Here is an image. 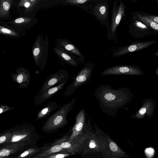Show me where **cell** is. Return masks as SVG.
<instances>
[{
  "label": "cell",
  "instance_id": "4316f807",
  "mask_svg": "<svg viewBox=\"0 0 158 158\" xmlns=\"http://www.w3.org/2000/svg\"><path fill=\"white\" fill-rule=\"evenodd\" d=\"M147 16L153 21L158 24V17L157 16L152 15H147Z\"/></svg>",
  "mask_w": 158,
  "mask_h": 158
},
{
  "label": "cell",
  "instance_id": "83f0119b",
  "mask_svg": "<svg viewBox=\"0 0 158 158\" xmlns=\"http://www.w3.org/2000/svg\"><path fill=\"white\" fill-rule=\"evenodd\" d=\"M23 80V76L22 74H20L17 77V81L19 83H21L22 82Z\"/></svg>",
  "mask_w": 158,
  "mask_h": 158
},
{
  "label": "cell",
  "instance_id": "4fadbf2b",
  "mask_svg": "<svg viewBox=\"0 0 158 158\" xmlns=\"http://www.w3.org/2000/svg\"><path fill=\"white\" fill-rule=\"evenodd\" d=\"M13 2V0H0V20L11 19L10 8Z\"/></svg>",
  "mask_w": 158,
  "mask_h": 158
},
{
  "label": "cell",
  "instance_id": "d4e9b609",
  "mask_svg": "<svg viewBox=\"0 0 158 158\" xmlns=\"http://www.w3.org/2000/svg\"><path fill=\"white\" fill-rule=\"evenodd\" d=\"M135 25L136 27L140 29H146L148 28V27L146 25L142 22L138 21H135Z\"/></svg>",
  "mask_w": 158,
  "mask_h": 158
},
{
  "label": "cell",
  "instance_id": "8fae6325",
  "mask_svg": "<svg viewBox=\"0 0 158 158\" xmlns=\"http://www.w3.org/2000/svg\"><path fill=\"white\" fill-rule=\"evenodd\" d=\"M142 107L133 117L134 118H141L147 115L149 117L152 115L155 106V102L151 99L144 101Z\"/></svg>",
  "mask_w": 158,
  "mask_h": 158
},
{
  "label": "cell",
  "instance_id": "e0dca14e",
  "mask_svg": "<svg viewBox=\"0 0 158 158\" xmlns=\"http://www.w3.org/2000/svg\"><path fill=\"white\" fill-rule=\"evenodd\" d=\"M94 14L99 19L105 20L108 14V8L106 4H99L95 6Z\"/></svg>",
  "mask_w": 158,
  "mask_h": 158
},
{
  "label": "cell",
  "instance_id": "7c38bea8",
  "mask_svg": "<svg viewBox=\"0 0 158 158\" xmlns=\"http://www.w3.org/2000/svg\"><path fill=\"white\" fill-rule=\"evenodd\" d=\"M156 41H151L137 43L127 46L120 50L116 54L118 56H121L127 53L136 51L146 48L155 43Z\"/></svg>",
  "mask_w": 158,
  "mask_h": 158
},
{
  "label": "cell",
  "instance_id": "ac0fdd59",
  "mask_svg": "<svg viewBox=\"0 0 158 158\" xmlns=\"http://www.w3.org/2000/svg\"><path fill=\"white\" fill-rule=\"evenodd\" d=\"M0 34L15 40L20 38L23 35L1 24H0Z\"/></svg>",
  "mask_w": 158,
  "mask_h": 158
},
{
  "label": "cell",
  "instance_id": "3957f363",
  "mask_svg": "<svg viewBox=\"0 0 158 158\" xmlns=\"http://www.w3.org/2000/svg\"><path fill=\"white\" fill-rule=\"evenodd\" d=\"M92 69L88 67H84L75 77L73 82L67 87L64 93L66 96L72 95L77 89L89 80Z\"/></svg>",
  "mask_w": 158,
  "mask_h": 158
},
{
  "label": "cell",
  "instance_id": "f546056e",
  "mask_svg": "<svg viewBox=\"0 0 158 158\" xmlns=\"http://www.w3.org/2000/svg\"><path fill=\"white\" fill-rule=\"evenodd\" d=\"M6 139V137L5 136H2L0 137V143H2Z\"/></svg>",
  "mask_w": 158,
  "mask_h": 158
},
{
  "label": "cell",
  "instance_id": "8992f818",
  "mask_svg": "<svg viewBox=\"0 0 158 158\" xmlns=\"http://www.w3.org/2000/svg\"><path fill=\"white\" fill-rule=\"evenodd\" d=\"M143 72L139 68L131 66H118L109 68L103 71L102 75L125 74L139 75Z\"/></svg>",
  "mask_w": 158,
  "mask_h": 158
},
{
  "label": "cell",
  "instance_id": "5b68a950",
  "mask_svg": "<svg viewBox=\"0 0 158 158\" xmlns=\"http://www.w3.org/2000/svg\"><path fill=\"white\" fill-rule=\"evenodd\" d=\"M40 1L36 0H13L12 6L16 9L19 17H27Z\"/></svg>",
  "mask_w": 158,
  "mask_h": 158
},
{
  "label": "cell",
  "instance_id": "ffe728a7",
  "mask_svg": "<svg viewBox=\"0 0 158 158\" xmlns=\"http://www.w3.org/2000/svg\"><path fill=\"white\" fill-rule=\"evenodd\" d=\"M138 18L143 23L154 30L158 31V24L155 23L147 15H142L140 14L137 15Z\"/></svg>",
  "mask_w": 158,
  "mask_h": 158
},
{
  "label": "cell",
  "instance_id": "7a4b0ae2",
  "mask_svg": "<svg viewBox=\"0 0 158 158\" xmlns=\"http://www.w3.org/2000/svg\"><path fill=\"white\" fill-rule=\"evenodd\" d=\"M75 99L62 105L51 115L44 123L41 130L45 132H50L65 125L68 123L67 117L73 108L75 103Z\"/></svg>",
  "mask_w": 158,
  "mask_h": 158
},
{
  "label": "cell",
  "instance_id": "603a6c76",
  "mask_svg": "<svg viewBox=\"0 0 158 158\" xmlns=\"http://www.w3.org/2000/svg\"><path fill=\"white\" fill-rule=\"evenodd\" d=\"M11 151L7 149H3L0 151V157H3L9 155Z\"/></svg>",
  "mask_w": 158,
  "mask_h": 158
},
{
  "label": "cell",
  "instance_id": "52a82bcc",
  "mask_svg": "<svg viewBox=\"0 0 158 158\" xmlns=\"http://www.w3.org/2000/svg\"><path fill=\"white\" fill-rule=\"evenodd\" d=\"M86 115L84 108H82L76 117V122L72 130V133L68 140L73 139L78 136L82 134V132L85 126Z\"/></svg>",
  "mask_w": 158,
  "mask_h": 158
},
{
  "label": "cell",
  "instance_id": "5bb4252c",
  "mask_svg": "<svg viewBox=\"0 0 158 158\" xmlns=\"http://www.w3.org/2000/svg\"><path fill=\"white\" fill-rule=\"evenodd\" d=\"M60 106V105L55 102H49L39 111L37 115V119L39 120L44 118Z\"/></svg>",
  "mask_w": 158,
  "mask_h": 158
},
{
  "label": "cell",
  "instance_id": "f1b7e54d",
  "mask_svg": "<svg viewBox=\"0 0 158 158\" xmlns=\"http://www.w3.org/2000/svg\"><path fill=\"white\" fill-rule=\"evenodd\" d=\"M89 147L90 148H94L96 147V144L94 140H91L89 143Z\"/></svg>",
  "mask_w": 158,
  "mask_h": 158
},
{
  "label": "cell",
  "instance_id": "4dcf8cb0",
  "mask_svg": "<svg viewBox=\"0 0 158 158\" xmlns=\"http://www.w3.org/2000/svg\"><path fill=\"white\" fill-rule=\"evenodd\" d=\"M3 111V110L1 109V108H0V114L2 113Z\"/></svg>",
  "mask_w": 158,
  "mask_h": 158
},
{
  "label": "cell",
  "instance_id": "9a60e30c",
  "mask_svg": "<svg viewBox=\"0 0 158 158\" xmlns=\"http://www.w3.org/2000/svg\"><path fill=\"white\" fill-rule=\"evenodd\" d=\"M32 53L33 58L37 65L39 64L41 56L42 46L41 40L38 37L32 47Z\"/></svg>",
  "mask_w": 158,
  "mask_h": 158
},
{
  "label": "cell",
  "instance_id": "2e32d148",
  "mask_svg": "<svg viewBox=\"0 0 158 158\" xmlns=\"http://www.w3.org/2000/svg\"><path fill=\"white\" fill-rule=\"evenodd\" d=\"M54 50L58 55L63 59L69 64L76 67L78 66V64L76 60L62 48H54Z\"/></svg>",
  "mask_w": 158,
  "mask_h": 158
},
{
  "label": "cell",
  "instance_id": "9c48e42d",
  "mask_svg": "<svg viewBox=\"0 0 158 158\" xmlns=\"http://www.w3.org/2000/svg\"><path fill=\"white\" fill-rule=\"evenodd\" d=\"M66 83L60 84L50 88L35 97V102L37 105H40L44 103L60 90H61Z\"/></svg>",
  "mask_w": 158,
  "mask_h": 158
},
{
  "label": "cell",
  "instance_id": "44dd1931",
  "mask_svg": "<svg viewBox=\"0 0 158 158\" xmlns=\"http://www.w3.org/2000/svg\"><path fill=\"white\" fill-rule=\"evenodd\" d=\"M74 154L68 152H60L50 155L45 158H64Z\"/></svg>",
  "mask_w": 158,
  "mask_h": 158
},
{
  "label": "cell",
  "instance_id": "d6986e66",
  "mask_svg": "<svg viewBox=\"0 0 158 158\" xmlns=\"http://www.w3.org/2000/svg\"><path fill=\"white\" fill-rule=\"evenodd\" d=\"M60 44L67 51L80 57H83V56L80 50L74 44L65 40H61L60 42Z\"/></svg>",
  "mask_w": 158,
  "mask_h": 158
},
{
  "label": "cell",
  "instance_id": "7402d4cb",
  "mask_svg": "<svg viewBox=\"0 0 158 158\" xmlns=\"http://www.w3.org/2000/svg\"><path fill=\"white\" fill-rule=\"evenodd\" d=\"M90 1L89 0H67L66 2L72 4L79 5L84 3Z\"/></svg>",
  "mask_w": 158,
  "mask_h": 158
},
{
  "label": "cell",
  "instance_id": "6da1fadb",
  "mask_svg": "<svg viewBox=\"0 0 158 158\" xmlns=\"http://www.w3.org/2000/svg\"><path fill=\"white\" fill-rule=\"evenodd\" d=\"M95 96L102 110L109 115L114 116L119 108L131 101L133 95L128 88L114 89L103 85L95 90Z\"/></svg>",
  "mask_w": 158,
  "mask_h": 158
},
{
  "label": "cell",
  "instance_id": "ba28073f",
  "mask_svg": "<svg viewBox=\"0 0 158 158\" xmlns=\"http://www.w3.org/2000/svg\"><path fill=\"white\" fill-rule=\"evenodd\" d=\"M81 135L78 136L71 140H68V139L64 140L60 143L61 147L66 151L75 154L81 150V146L84 138H82Z\"/></svg>",
  "mask_w": 158,
  "mask_h": 158
},
{
  "label": "cell",
  "instance_id": "484cf974",
  "mask_svg": "<svg viewBox=\"0 0 158 158\" xmlns=\"http://www.w3.org/2000/svg\"><path fill=\"white\" fill-rule=\"evenodd\" d=\"M110 149L114 152L117 151L118 150V147L117 145L114 142H111L109 144Z\"/></svg>",
  "mask_w": 158,
  "mask_h": 158
},
{
  "label": "cell",
  "instance_id": "30bf717a",
  "mask_svg": "<svg viewBox=\"0 0 158 158\" xmlns=\"http://www.w3.org/2000/svg\"><path fill=\"white\" fill-rule=\"evenodd\" d=\"M119 3L118 8L115 7L113 10L110 27V31L112 33L116 30L125 12V6L124 3L121 1H120Z\"/></svg>",
  "mask_w": 158,
  "mask_h": 158
},
{
  "label": "cell",
  "instance_id": "cb8c5ba5",
  "mask_svg": "<svg viewBox=\"0 0 158 158\" xmlns=\"http://www.w3.org/2000/svg\"><path fill=\"white\" fill-rule=\"evenodd\" d=\"M27 136V135L26 134L14 135L11 141L14 142L19 141L26 137Z\"/></svg>",
  "mask_w": 158,
  "mask_h": 158
},
{
  "label": "cell",
  "instance_id": "277c9868",
  "mask_svg": "<svg viewBox=\"0 0 158 158\" xmlns=\"http://www.w3.org/2000/svg\"><path fill=\"white\" fill-rule=\"evenodd\" d=\"M69 78L68 73L64 70H60L48 77L42 85L37 95H39L46 89L60 84L66 83Z\"/></svg>",
  "mask_w": 158,
  "mask_h": 158
}]
</instances>
